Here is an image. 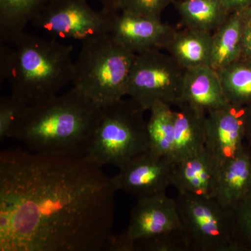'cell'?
Listing matches in <instances>:
<instances>
[{
  "label": "cell",
  "mask_w": 251,
  "mask_h": 251,
  "mask_svg": "<svg viewBox=\"0 0 251 251\" xmlns=\"http://www.w3.org/2000/svg\"><path fill=\"white\" fill-rule=\"evenodd\" d=\"M132 99L102 107L101 115L86 156L103 167L119 169L150 150L145 112Z\"/></svg>",
  "instance_id": "cell-5"
},
{
  "label": "cell",
  "mask_w": 251,
  "mask_h": 251,
  "mask_svg": "<svg viewBox=\"0 0 251 251\" xmlns=\"http://www.w3.org/2000/svg\"><path fill=\"white\" fill-rule=\"evenodd\" d=\"M241 59L251 62V21L244 22L241 40Z\"/></svg>",
  "instance_id": "cell-27"
},
{
  "label": "cell",
  "mask_w": 251,
  "mask_h": 251,
  "mask_svg": "<svg viewBox=\"0 0 251 251\" xmlns=\"http://www.w3.org/2000/svg\"><path fill=\"white\" fill-rule=\"evenodd\" d=\"M175 7L186 27L211 34L229 15L222 0H181Z\"/></svg>",
  "instance_id": "cell-20"
},
{
  "label": "cell",
  "mask_w": 251,
  "mask_h": 251,
  "mask_svg": "<svg viewBox=\"0 0 251 251\" xmlns=\"http://www.w3.org/2000/svg\"><path fill=\"white\" fill-rule=\"evenodd\" d=\"M112 177L87 156L0 153V251H105Z\"/></svg>",
  "instance_id": "cell-1"
},
{
  "label": "cell",
  "mask_w": 251,
  "mask_h": 251,
  "mask_svg": "<svg viewBox=\"0 0 251 251\" xmlns=\"http://www.w3.org/2000/svg\"><path fill=\"white\" fill-rule=\"evenodd\" d=\"M175 200L192 251H240L234 207L189 193L177 192Z\"/></svg>",
  "instance_id": "cell-6"
},
{
  "label": "cell",
  "mask_w": 251,
  "mask_h": 251,
  "mask_svg": "<svg viewBox=\"0 0 251 251\" xmlns=\"http://www.w3.org/2000/svg\"><path fill=\"white\" fill-rule=\"evenodd\" d=\"M97 1L101 5V9L106 12L112 13V14L120 12L119 0H97Z\"/></svg>",
  "instance_id": "cell-29"
},
{
  "label": "cell",
  "mask_w": 251,
  "mask_h": 251,
  "mask_svg": "<svg viewBox=\"0 0 251 251\" xmlns=\"http://www.w3.org/2000/svg\"><path fill=\"white\" fill-rule=\"evenodd\" d=\"M102 108L72 87L44 103L26 108L12 138L31 152L46 156H85Z\"/></svg>",
  "instance_id": "cell-2"
},
{
  "label": "cell",
  "mask_w": 251,
  "mask_h": 251,
  "mask_svg": "<svg viewBox=\"0 0 251 251\" xmlns=\"http://www.w3.org/2000/svg\"><path fill=\"white\" fill-rule=\"evenodd\" d=\"M174 0H119L120 11L161 20L162 12Z\"/></svg>",
  "instance_id": "cell-25"
},
{
  "label": "cell",
  "mask_w": 251,
  "mask_h": 251,
  "mask_svg": "<svg viewBox=\"0 0 251 251\" xmlns=\"http://www.w3.org/2000/svg\"><path fill=\"white\" fill-rule=\"evenodd\" d=\"M176 163L148 150L132 158L113 176L117 190H123L137 200L166 193L172 186Z\"/></svg>",
  "instance_id": "cell-9"
},
{
  "label": "cell",
  "mask_w": 251,
  "mask_h": 251,
  "mask_svg": "<svg viewBox=\"0 0 251 251\" xmlns=\"http://www.w3.org/2000/svg\"><path fill=\"white\" fill-rule=\"evenodd\" d=\"M120 12L114 15L110 34L120 45L135 54L164 49L175 31L161 20Z\"/></svg>",
  "instance_id": "cell-12"
},
{
  "label": "cell",
  "mask_w": 251,
  "mask_h": 251,
  "mask_svg": "<svg viewBox=\"0 0 251 251\" xmlns=\"http://www.w3.org/2000/svg\"><path fill=\"white\" fill-rule=\"evenodd\" d=\"M183 229L175 198L166 193L138 199L130 212L128 228L123 234L129 240L146 239Z\"/></svg>",
  "instance_id": "cell-11"
},
{
  "label": "cell",
  "mask_w": 251,
  "mask_h": 251,
  "mask_svg": "<svg viewBox=\"0 0 251 251\" xmlns=\"http://www.w3.org/2000/svg\"><path fill=\"white\" fill-rule=\"evenodd\" d=\"M128 251H192V249L184 229H177L156 237L130 240Z\"/></svg>",
  "instance_id": "cell-23"
},
{
  "label": "cell",
  "mask_w": 251,
  "mask_h": 251,
  "mask_svg": "<svg viewBox=\"0 0 251 251\" xmlns=\"http://www.w3.org/2000/svg\"><path fill=\"white\" fill-rule=\"evenodd\" d=\"M244 25L241 15L233 13L213 33L210 67L216 72L241 58Z\"/></svg>",
  "instance_id": "cell-19"
},
{
  "label": "cell",
  "mask_w": 251,
  "mask_h": 251,
  "mask_svg": "<svg viewBox=\"0 0 251 251\" xmlns=\"http://www.w3.org/2000/svg\"><path fill=\"white\" fill-rule=\"evenodd\" d=\"M246 143L251 148V104L247 106L246 118Z\"/></svg>",
  "instance_id": "cell-30"
},
{
  "label": "cell",
  "mask_w": 251,
  "mask_h": 251,
  "mask_svg": "<svg viewBox=\"0 0 251 251\" xmlns=\"http://www.w3.org/2000/svg\"><path fill=\"white\" fill-rule=\"evenodd\" d=\"M251 182V148L247 143L240 152L221 167L214 198L225 206L234 207L245 199Z\"/></svg>",
  "instance_id": "cell-16"
},
{
  "label": "cell",
  "mask_w": 251,
  "mask_h": 251,
  "mask_svg": "<svg viewBox=\"0 0 251 251\" xmlns=\"http://www.w3.org/2000/svg\"><path fill=\"white\" fill-rule=\"evenodd\" d=\"M244 200H247V201H251V182L250 186H249V190H248L247 196H246L245 199Z\"/></svg>",
  "instance_id": "cell-32"
},
{
  "label": "cell",
  "mask_w": 251,
  "mask_h": 251,
  "mask_svg": "<svg viewBox=\"0 0 251 251\" xmlns=\"http://www.w3.org/2000/svg\"><path fill=\"white\" fill-rule=\"evenodd\" d=\"M55 0H0V41L14 44L29 22Z\"/></svg>",
  "instance_id": "cell-18"
},
{
  "label": "cell",
  "mask_w": 251,
  "mask_h": 251,
  "mask_svg": "<svg viewBox=\"0 0 251 251\" xmlns=\"http://www.w3.org/2000/svg\"><path fill=\"white\" fill-rule=\"evenodd\" d=\"M80 43L73 87L101 108L123 99L136 54L122 47L110 34Z\"/></svg>",
  "instance_id": "cell-4"
},
{
  "label": "cell",
  "mask_w": 251,
  "mask_h": 251,
  "mask_svg": "<svg viewBox=\"0 0 251 251\" xmlns=\"http://www.w3.org/2000/svg\"><path fill=\"white\" fill-rule=\"evenodd\" d=\"M247 106L227 103L206 115L205 147L219 166H224L246 143Z\"/></svg>",
  "instance_id": "cell-10"
},
{
  "label": "cell",
  "mask_w": 251,
  "mask_h": 251,
  "mask_svg": "<svg viewBox=\"0 0 251 251\" xmlns=\"http://www.w3.org/2000/svg\"><path fill=\"white\" fill-rule=\"evenodd\" d=\"M212 34L186 27L175 30L164 49L185 69L210 67Z\"/></svg>",
  "instance_id": "cell-17"
},
{
  "label": "cell",
  "mask_w": 251,
  "mask_h": 251,
  "mask_svg": "<svg viewBox=\"0 0 251 251\" xmlns=\"http://www.w3.org/2000/svg\"><path fill=\"white\" fill-rule=\"evenodd\" d=\"M27 105L11 94L0 99V140L12 138L13 133Z\"/></svg>",
  "instance_id": "cell-24"
},
{
  "label": "cell",
  "mask_w": 251,
  "mask_h": 251,
  "mask_svg": "<svg viewBox=\"0 0 251 251\" xmlns=\"http://www.w3.org/2000/svg\"><path fill=\"white\" fill-rule=\"evenodd\" d=\"M229 14L239 13L251 4V0H222Z\"/></svg>",
  "instance_id": "cell-28"
},
{
  "label": "cell",
  "mask_w": 251,
  "mask_h": 251,
  "mask_svg": "<svg viewBox=\"0 0 251 251\" xmlns=\"http://www.w3.org/2000/svg\"><path fill=\"white\" fill-rule=\"evenodd\" d=\"M218 74L229 103L248 106L251 104V62L239 59Z\"/></svg>",
  "instance_id": "cell-22"
},
{
  "label": "cell",
  "mask_w": 251,
  "mask_h": 251,
  "mask_svg": "<svg viewBox=\"0 0 251 251\" xmlns=\"http://www.w3.org/2000/svg\"><path fill=\"white\" fill-rule=\"evenodd\" d=\"M181 101L206 115L229 103L218 72L209 66L186 71Z\"/></svg>",
  "instance_id": "cell-14"
},
{
  "label": "cell",
  "mask_w": 251,
  "mask_h": 251,
  "mask_svg": "<svg viewBox=\"0 0 251 251\" xmlns=\"http://www.w3.org/2000/svg\"><path fill=\"white\" fill-rule=\"evenodd\" d=\"M115 14L92 9L87 0H55L31 23L54 39L82 42L110 34Z\"/></svg>",
  "instance_id": "cell-8"
},
{
  "label": "cell",
  "mask_w": 251,
  "mask_h": 251,
  "mask_svg": "<svg viewBox=\"0 0 251 251\" xmlns=\"http://www.w3.org/2000/svg\"><path fill=\"white\" fill-rule=\"evenodd\" d=\"M241 15L244 22H251V4L247 6L245 9L239 13Z\"/></svg>",
  "instance_id": "cell-31"
},
{
  "label": "cell",
  "mask_w": 251,
  "mask_h": 251,
  "mask_svg": "<svg viewBox=\"0 0 251 251\" xmlns=\"http://www.w3.org/2000/svg\"><path fill=\"white\" fill-rule=\"evenodd\" d=\"M14 44V49L0 47V80L9 81L11 94L27 106L57 97L72 82L75 62L72 45L25 32Z\"/></svg>",
  "instance_id": "cell-3"
},
{
  "label": "cell",
  "mask_w": 251,
  "mask_h": 251,
  "mask_svg": "<svg viewBox=\"0 0 251 251\" xmlns=\"http://www.w3.org/2000/svg\"><path fill=\"white\" fill-rule=\"evenodd\" d=\"M236 238L240 251H251V201H244L234 206Z\"/></svg>",
  "instance_id": "cell-26"
},
{
  "label": "cell",
  "mask_w": 251,
  "mask_h": 251,
  "mask_svg": "<svg viewBox=\"0 0 251 251\" xmlns=\"http://www.w3.org/2000/svg\"><path fill=\"white\" fill-rule=\"evenodd\" d=\"M186 69L169 54L155 49L136 54L130 69L126 96L145 111L162 103L181 101Z\"/></svg>",
  "instance_id": "cell-7"
},
{
  "label": "cell",
  "mask_w": 251,
  "mask_h": 251,
  "mask_svg": "<svg viewBox=\"0 0 251 251\" xmlns=\"http://www.w3.org/2000/svg\"><path fill=\"white\" fill-rule=\"evenodd\" d=\"M174 110L175 143L173 160L176 163L196 154L205 146L206 115L180 101Z\"/></svg>",
  "instance_id": "cell-15"
},
{
  "label": "cell",
  "mask_w": 251,
  "mask_h": 251,
  "mask_svg": "<svg viewBox=\"0 0 251 251\" xmlns=\"http://www.w3.org/2000/svg\"><path fill=\"white\" fill-rule=\"evenodd\" d=\"M148 121L150 151L173 158L175 143L174 110L171 105L157 103L153 105Z\"/></svg>",
  "instance_id": "cell-21"
},
{
  "label": "cell",
  "mask_w": 251,
  "mask_h": 251,
  "mask_svg": "<svg viewBox=\"0 0 251 251\" xmlns=\"http://www.w3.org/2000/svg\"><path fill=\"white\" fill-rule=\"evenodd\" d=\"M220 171L221 167L204 146L196 154L176 163L172 186L178 193L214 198Z\"/></svg>",
  "instance_id": "cell-13"
}]
</instances>
